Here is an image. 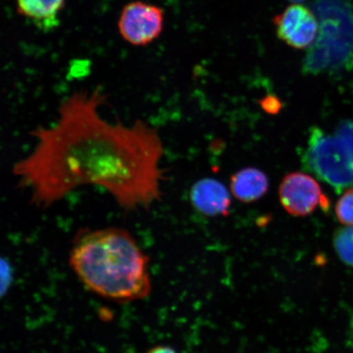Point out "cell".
I'll list each match as a JSON object with an SVG mask.
<instances>
[{
  "instance_id": "cell-9",
  "label": "cell",
  "mask_w": 353,
  "mask_h": 353,
  "mask_svg": "<svg viewBox=\"0 0 353 353\" xmlns=\"http://www.w3.org/2000/svg\"><path fill=\"white\" fill-rule=\"evenodd\" d=\"M17 12L43 32H51L60 24L65 0H15Z\"/></svg>"
},
{
  "instance_id": "cell-2",
  "label": "cell",
  "mask_w": 353,
  "mask_h": 353,
  "mask_svg": "<svg viewBox=\"0 0 353 353\" xmlns=\"http://www.w3.org/2000/svg\"><path fill=\"white\" fill-rule=\"evenodd\" d=\"M69 263L86 288L101 297L128 303L151 294L148 256L125 229H81Z\"/></svg>"
},
{
  "instance_id": "cell-12",
  "label": "cell",
  "mask_w": 353,
  "mask_h": 353,
  "mask_svg": "<svg viewBox=\"0 0 353 353\" xmlns=\"http://www.w3.org/2000/svg\"><path fill=\"white\" fill-rule=\"evenodd\" d=\"M337 218L346 226H353V189H348L336 205Z\"/></svg>"
},
{
  "instance_id": "cell-13",
  "label": "cell",
  "mask_w": 353,
  "mask_h": 353,
  "mask_svg": "<svg viewBox=\"0 0 353 353\" xmlns=\"http://www.w3.org/2000/svg\"><path fill=\"white\" fill-rule=\"evenodd\" d=\"M335 136L345 147L353 165V120L342 122L337 128Z\"/></svg>"
},
{
  "instance_id": "cell-5",
  "label": "cell",
  "mask_w": 353,
  "mask_h": 353,
  "mask_svg": "<svg viewBox=\"0 0 353 353\" xmlns=\"http://www.w3.org/2000/svg\"><path fill=\"white\" fill-rule=\"evenodd\" d=\"M165 13L154 4L134 1L123 7L118 28L121 37L134 46L156 41L164 28Z\"/></svg>"
},
{
  "instance_id": "cell-3",
  "label": "cell",
  "mask_w": 353,
  "mask_h": 353,
  "mask_svg": "<svg viewBox=\"0 0 353 353\" xmlns=\"http://www.w3.org/2000/svg\"><path fill=\"white\" fill-rule=\"evenodd\" d=\"M312 10L319 20V34L303 57L307 74L334 72L353 57V15L343 0H316Z\"/></svg>"
},
{
  "instance_id": "cell-10",
  "label": "cell",
  "mask_w": 353,
  "mask_h": 353,
  "mask_svg": "<svg viewBox=\"0 0 353 353\" xmlns=\"http://www.w3.org/2000/svg\"><path fill=\"white\" fill-rule=\"evenodd\" d=\"M266 174L255 168L238 171L231 179L232 192L238 200L250 203L259 200L268 190Z\"/></svg>"
},
{
  "instance_id": "cell-11",
  "label": "cell",
  "mask_w": 353,
  "mask_h": 353,
  "mask_svg": "<svg viewBox=\"0 0 353 353\" xmlns=\"http://www.w3.org/2000/svg\"><path fill=\"white\" fill-rule=\"evenodd\" d=\"M334 247L341 261L353 268V226H347L335 232Z\"/></svg>"
},
{
  "instance_id": "cell-6",
  "label": "cell",
  "mask_w": 353,
  "mask_h": 353,
  "mask_svg": "<svg viewBox=\"0 0 353 353\" xmlns=\"http://www.w3.org/2000/svg\"><path fill=\"white\" fill-rule=\"evenodd\" d=\"M279 197L283 208L296 217L311 214L317 207L326 210L330 205L319 183L303 173L287 174L281 183Z\"/></svg>"
},
{
  "instance_id": "cell-7",
  "label": "cell",
  "mask_w": 353,
  "mask_h": 353,
  "mask_svg": "<svg viewBox=\"0 0 353 353\" xmlns=\"http://www.w3.org/2000/svg\"><path fill=\"white\" fill-rule=\"evenodd\" d=\"M278 38L295 50H306L312 46L319 34V20L312 8L294 3L275 17Z\"/></svg>"
},
{
  "instance_id": "cell-15",
  "label": "cell",
  "mask_w": 353,
  "mask_h": 353,
  "mask_svg": "<svg viewBox=\"0 0 353 353\" xmlns=\"http://www.w3.org/2000/svg\"><path fill=\"white\" fill-rule=\"evenodd\" d=\"M147 353H176V352L170 347L157 346L152 348Z\"/></svg>"
},
{
  "instance_id": "cell-8",
  "label": "cell",
  "mask_w": 353,
  "mask_h": 353,
  "mask_svg": "<svg viewBox=\"0 0 353 353\" xmlns=\"http://www.w3.org/2000/svg\"><path fill=\"white\" fill-rule=\"evenodd\" d=\"M192 205L207 216L228 215L231 196L228 189L218 180L204 179L193 185L190 192Z\"/></svg>"
},
{
  "instance_id": "cell-4",
  "label": "cell",
  "mask_w": 353,
  "mask_h": 353,
  "mask_svg": "<svg viewBox=\"0 0 353 353\" xmlns=\"http://www.w3.org/2000/svg\"><path fill=\"white\" fill-rule=\"evenodd\" d=\"M307 169L338 192L353 184V165L345 147L336 136L313 128L303 156Z\"/></svg>"
},
{
  "instance_id": "cell-1",
  "label": "cell",
  "mask_w": 353,
  "mask_h": 353,
  "mask_svg": "<svg viewBox=\"0 0 353 353\" xmlns=\"http://www.w3.org/2000/svg\"><path fill=\"white\" fill-rule=\"evenodd\" d=\"M105 103L100 86L74 92L61 103L54 125L32 131L34 147L12 173L33 205L47 209L88 185L107 190L127 213L161 200L160 134L143 121L110 122L100 112Z\"/></svg>"
},
{
  "instance_id": "cell-14",
  "label": "cell",
  "mask_w": 353,
  "mask_h": 353,
  "mask_svg": "<svg viewBox=\"0 0 353 353\" xmlns=\"http://www.w3.org/2000/svg\"><path fill=\"white\" fill-rule=\"evenodd\" d=\"M262 107L268 112H276L281 108V101L275 97H268L262 101Z\"/></svg>"
},
{
  "instance_id": "cell-16",
  "label": "cell",
  "mask_w": 353,
  "mask_h": 353,
  "mask_svg": "<svg viewBox=\"0 0 353 353\" xmlns=\"http://www.w3.org/2000/svg\"><path fill=\"white\" fill-rule=\"evenodd\" d=\"M290 1H292V2H294V3H301L302 1H303V0H290Z\"/></svg>"
}]
</instances>
